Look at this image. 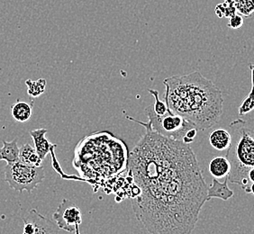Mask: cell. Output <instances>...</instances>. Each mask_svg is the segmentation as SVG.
<instances>
[{"label": "cell", "instance_id": "obj_1", "mask_svg": "<svg viewBox=\"0 0 254 234\" xmlns=\"http://www.w3.org/2000/svg\"><path fill=\"white\" fill-rule=\"evenodd\" d=\"M145 130L128 161L140 189L132 200L135 218L150 234H190L208 189L196 156L190 144Z\"/></svg>", "mask_w": 254, "mask_h": 234}, {"label": "cell", "instance_id": "obj_2", "mask_svg": "<svg viewBox=\"0 0 254 234\" xmlns=\"http://www.w3.org/2000/svg\"><path fill=\"white\" fill-rule=\"evenodd\" d=\"M163 84L168 108L197 130L210 129L220 121L224 107L222 91L199 71L169 77Z\"/></svg>", "mask_w": 254, "mask_h": 234}, {"label": "cell", "instance_id": "obj_3", "mask_svg": "<svg viewBox=\"0 0 254 234\" xmlns=\"http://www.w3.org/2000/svg\"><path fill=\"white\" fill-rule=\"evenodd\" d=\"M126 143L108 132H95L83 138L75 149L73 166L88 179H108L128 169Z\"/></svg>", "mask_w": 254, "mask_h": 234}, {"label": "cell", "instance_id": "obj_4", "mask_svg": "<svg viewBox=\"0 0 254 234\" xmlns=\"http://www.w3.org/2000/svg\"><path fill=\"white\" fill-rule=\"evenodd\" d=\"M231 144L225 158L231 166L228 181L247 188V175L254 169V118L236 119L229 124Z\"/></svg>", "mask_w": 254, "mask_h": 234}, {"label": "cell", "instance_id": "obj_5", "mask_svg": "<svg viewBox=\"0 0 254 234\" xmlns=\"http://www.w3.org/2000/svg\"><path fill=\"white\" fill-rule=\"evenodd\" d=\"M145 114L149 119V122H140L128 116L126 117L127 119L137 122L144 128L151 129L153 132H157L162 136L181 142L187 132L190 129L195 128L194 124L187 121L183 117L174 115L171 112V110L164 116H158L153 111L152 107H149L145 108Z\"/></svg>", "mask_w": 254, "mask_h": 234}, {"label": "cell", "instance_id": "obj_6", "mask_svg": "<svg viewBox=\"0 0 254 234\" xmlns=\"http://www.w3.org/2000/svg\"><path fill=\"white\" fill-rule=\"evenodd\" d=\"M4 173L5 181L10 188L19 193L24 191L31 193L45 178L44 167L29 166L19 161L7 164Z\"/></svg>", "mask_w": 254, "mask_h": 234}, {"label": "cell", "instance_id": "obj_7", "mask_svg": "<svg viewBox=\"0 0 254 234\" xmlns=\"http://www.w3.org/2000/svg\"><path fill=\"white\" fill-rule=\"evenodd\" d=\"M54 220L59 229L74 234H79V225L82 223V214L71 201L64 198L54 213Z\"/></svg>", "mask_w": 254, "mask_h": 234}, {"label": "cell", "instance_id": "obj_8", "mask_svg": "<svg viewBox=\"0 0 254 234\" xmlns=\"http://www.w3.org/2000/svg\"><path fill=\"white\" fill-rule=\"evenodd\" d=\"M23 221V234H59L57 225L36 209L30 210Z\"/></svg>", "mask_w": 254, "mask_h": 234}, {"label": "cell", "instance_id": "obj_9", "mask_svg": "<svg viewBox=\"0 0 254 234\" xmlns=\"http://www.w3.org/2000/svg\"><path fill=\"white\" fill-rule=\"evenodd\" d=\"M47 132V129H35L29 132V134L34 142V149L37 151L38 155L43 161L51 152V150L54 147L57 146L56 144L51 143L49 140L45 137Z\"/></svg>", "mask_w": 254, "mask_h": 234}, {"label": "cell", "instance_id": "obj_10", "mask_svg": "<svg viewBox=\"0 0 254 234\" xmlns=\"http://www.w3.org/2000/svg\"><path fill=\"white\" fill-rule=\"evenodd\" d=\"M228 176H226L225 181L221 183L217 178H213L212 184L208 186L207 189V201L212 198H219L222 200H229L234 196V191L230 189L228 186Z\"/></svg>", "mask_w": 254, "mask_h": 234}, {"label": "cell", "instance_id": "obj_11", "mask_svg": "<svg viewBox=\"0 0 254 234\" xmlns=\"http://www.w3.org/2000/svg\"><path fill=\"white\" fill-rule=\"evenodd\" d=\"M209 142L216 151H227L231 144V134L225 129H215L209 134Z\"/></svg>", "mask_w": 254, "mask_h": 234}, {"label": "cell", "instance_id": "obj_12", "mask_svg": "<svg viewBox=\"0 0 254 234\" xmlns=\"http://www.w3.org/2000/svg\"><path fill=\"white\" fill-rule=\"evenodd\" d=\"M34 102L27 103L17 100L11 106L12 117L16 122H26L33 114Z\"/></svg>", "mask_w": 254, "mask_h": 234}, {"label": "cell", "instance_id": "obj_13", "mask_svg": "<svg viewBox=\"0 0 254 234\" xmlns=\"http://www.w3.org/2000/svg\"><path fill=\"white\" fill-rule=\"evenodd\" d=\"M208 170L215 178H223L228 176L231 170L229 161L225 157H215L211 160Z\"/></svg>", "mask_w": 254, "mask_h": 234}, {"label": "cell", "instance_id": "obj_14", "mask_svg": "<svg viewBox=\"0 0 254 234\" xmlns=\"http://www.w3.org/2000/svg\"><path fill=\"white\" fill-rule=\"evenodd\" d=\"M3 146L0 149V161H6L7 164H13L19 161L20 148L17 144V139L11 142L2 141Z\"/></svg>", "mask_w": 254, "mask_h": 234}, {"label": "cell", "instance_id": "obj_15", "mask_svg": "<svg viewBox=\"0 0 254 234\" xmlns=\"http://www.w3.org/2000/svg\"><path fill=\"white\" fill-rule=\"evenodd\" d=\"M19 161L33 167H41L43 163V160L40 158L37 151L28 143H25L20 148Z\"/></svg>", "mask_w": 254, "mask_h": 234}, {"label": "cell", "instance_id": "obj_16", "mask_svg": "<svg viewBox=\"0 0 254 234\" xmlns=\"http://www.w3.org/2000/svg\"><path fill=\"white\" fill-rule=\"evenodd\" d=\"M251 78H252V89L248 97L244 99L243 103L240 106L238 114L240 117L247 115L248 113L254 110V64H249Z\"/></svg>", "mask_w": 254, "mask_h": 234}, {"label": "cell", "instance_id": "obj_17", "mask_svg": "<svg viewBox=\"0 0 254 234\" xmlns=\"http://www.w3.org/2000/svg\"><path fill=\"white\" fill-rule=\"evenodd\" d=\"M46 80L44 78H39L37 80L27 79L25 85L27 87V93L32 98H38L42 94H44L46 88Z\"/></svg>", "mask_w": 254, "mask_h": 234}, {"label": "cell", "instance_id": "obj_18", "mask_svg": "<svg viewBox=\"0 0 254 234\" xmlns=\"http://www.w3.org/2000/svg\"><path fill=\"white\" fill-rule=\"evenodd\" d=\"M235 6L237 13L247 18L254 13V0H237Z\"/></svg>", "mask_w": 254, "mask_h": 234}, {"label": "cell", "instance_id": "obj_19", "mask_svg": "<svg viewBox=\"0 0 254 234\" xmlns=\"http://www.w3.org/2000/svg\"><path fill=\"white\" fill-rule=\"evenodd\" d=\"M148 91L152 94L153 98L155 99L154 105H153V111L158 115V116H164L167 113L170 111V109L167 107V104L165 101H161L159 98V92L154 89H148Z\"/></svg>", "mask_w": 254, "mask_h": 234}, {"label": "cell", "instance_id": "obj_20", "mask_svg": "<svg viewBox=\"0 0 254 234\" xmlns=\"http://www.w3.org/2000/svg\"><path fill=\"white\" fill-rule=\"evenodd\" d=\"M245 24V19L244 16L236 13L235 15H232L228 18V24L227 26L231 29L237 30L240 29Z\"/></svg>", "mask_w": 254, "mask_h": 234}, {"label": "cell", "instance_id": "obj_21", "mask_svg": "<svg viewBox=\"0 0 254 234\" xmlns=\"http://www.w3.org/2000/svg\"><path fill=\"white\" fill-rule=\"evenodd\" d=\"M197 131H198V130H197L196 128L190 129V130L185 134V136L183 138L182 142H184V143H186V144H191L192 142H194V140H195Z\"/></svg>", "mask_w": 254, "mask_h": 234}, {"label": "cell", "instance_id": "obj_22", "mask_svg": "<svg viewBox=\"0 0 254 234\" xmlns=\"http://www.w3.org/2000/svg\"><path fill=\"white\" fill-rule=\"evenodd\" d=\"M246 194H252V195H254V183L250 185L249 189H248Z\"/></svg>", "mask_w": 254, "mask_h": 234}]
</instances>
